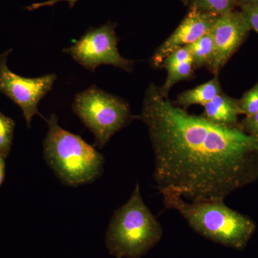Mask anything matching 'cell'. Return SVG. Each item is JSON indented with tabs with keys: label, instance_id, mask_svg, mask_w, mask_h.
Returning a JSON list of instances; mask_svg holds the SVG:
<instances>
[{
	"label": "cell",
	"instance_id": "8",
	"mask_svg": "<svg viewBox=\"0 0 258 258\" xmlns=\"http://www.w3.org/2000/svg\"><path fill=\"white\" fill-rule=\"evenodd\" d=\"M250 30L241 12L234 10L220 15L210 33L215 43V57L210 71L218 74Z\"/></svg>",
	"mask_w": 258,
	"mask_h": 258
},
{
	"label": "cell",
	"instance_id": "2",
	"mask_svg": "<svg viewBox=\"0 0 258 258\" xmlns=\"http://www.w3.org/2000/svg\"><path fill=\"white\" fill-rule=\"evenodd\" d=\"M166 209L176 210L190 227L205 238L232 248L243 249L256 226L249 217L222 202H188L177 195L161 194Z\"/></svg>",
	"mask_w": 258,
	"mask_h": 258
},
{
	"label": "cell",
	"instance_id": "5",
	"mask_svg": "<svg viewBox=\"0 0 258 258\" xmlns=\"http://www.w3.org/2000/svg\"><path fill=\"white\" fill-rule=\"evenodd\" d=\"M73 111L92 132L94 146L99 149L134 118L126 101L96 86L76 95Z\"/></svg>",
	"mask_w": 258,
	"mask_h": 258
},
{
	"label": "cell",
	"instance_id": "19",
	"mask_svg": "<svg viewBox=\"0 0 258 258\" xmlns=\"http://www.w3.org/2000/svg\"><path fill=\"white\" fill-rule=\"evenodd\" d=\"M78 1H79V0H47V1L42 2V3H33V4L28 6L27 9H28L29 11H32V10L44 8V7H52L57 4V3H60V2H67L69 5V8H74L75 5H76Z\"/></svg>",
	"mask_w": 258,
	"mask_h": 258
},
{
	"label": "cell",
	"instance_id": "12",
	"mask_svg": "<svg viewBox=\"0 0 258 258\" xmlns=\"http://www.w3.org/2000/svg\"><path fill=\"white\" fill-rule=\"evenodd\" d=\"M222 93L218 77L215 76L214 79L208 82L180 93L174 103L184 109L192 105L204 106Z\"/></svg>",
	"mask_w": 258,
	"mask_h": 258
},
{
	"label": "cell",
	"instance_id": "18",
	"mask_svg": "<svg viewBox=\"0 0 258 258\" xmlns=\"http://www.w3.org/2000/svg\"><path fill=\"white\" fill-rule=\"evenodd\" d=\"M240 128L245 133L258 140V113L252 116H246L241 124Z\"/></svg>",
	"mask_w": 258,
	"mask_h": 258
},
{
	"label": "cell",
	"instance_id": "3",
	"mask_svg": "<svg viewBox=\"0 0 258 258\" xmlns=\"http://www.w3.org/2000/svg\"><path fill=\"white\" fill-rule=\"evenodd\" d=\"M44 141V156L55 175L69 186L91 183L101 175L104 158L79 135L61 128L52 113Z\"/></svg>",
	"mask_w": 258,
	"mask_h": 258
},
{
	"label": "cell",
	"instance_id": "22",
	"mask_svg": "<svg viewBox=\"0 0 258 258\" xmlns=\"http://www.w3.org/2000/svg\"><path fill=\"white\" fill-rule=\"evenodd\" d=\"M180 1L182 2L184 5H188L189 3H191V0H180Z\"/></svg>",
	"mask_w": 258,
	"mask_h": 258
},
{
	"label": "cell",
	"instance_id": "16",
	"mask_svg": "<svg viewBox=\"0 0 258 258\" xmlns=\"http://www.w3.org/2000/svg\"><path fill=\"white\" fill-rule=\"evenodd\" d=\"M238 104L242 114L246 116H252L258 113V83L244 93Z\"/></svg>",
	"mask_w": 258,
	"mask_h": 258
},
{
	"label": "cell",
	"instance_id": "6",
	"mask_svg": "<svg viewBox=\"0 0 258 258\" xmlns=\"http://www.w3.org/2000/svg\"><path fill=\"white\" fill-rule=\"evenodd\" d=\"M115 25L108 22L98 28H88L77 41L63 49V52L91 72L101 64H111L130 72L134 62L124 58L118 52Z\"/></svg>",
	"mask_w": 258,
	"mask_h": 258
},
{
	"label": "cell",
	"instance_id": "14",
	"mask_svg": "<svg viewBox=\"0 0 258 258\" xmlns=\"http://www.w3.org/2000/svg\"><path fill=\"white\" fill-rule=\"evenodd\" d=\"M240 0H191V6L197 9L220 16L232 11Z\"/></svg>",
	"mask_w": 258,
	"mask_h": 258
},
{
	"label": "cell",
	"instance_id": "17",
	"mask_svg": "<svg viewBox=\"0 0 258 258\" xmlns=\"http://www.w3.org/2000/svg\"><path fill=\"white\" fill-rule=\"evenodd\" d=\"M241 8L249 28L258 33V5L242 4Z\"/></svg>",
	"mask_w": 258,
	"mask_h": 258
},
{
	"label": "cell",
	"instance_id": "4",
	"mask_svg": "<svg viewBox=\"0 0 258 258\" xmlns=\"http://www.w3.org/2000/svg\"><path fill=\"white\" fill-rule=\"evenodd\" d=\"M161 224L144 202L139 183L127 203L115 210L106 232L109 253L116 258H141L161 240Z\"/></svg>",
	"mask_w": 258,
	"mask_h": 258
},
{
	"label": "cell",
	"instance_id": "1",
	"mask_svg": "<svg viewBox=\"0 0 258 258\" xmlns=\"http://www.w3.org/2000/svg\"><path fill=\"white\" fill-rule=\"evenodd\" d=\"M139 118L147 125L161 194L190 202H222L258 178V140L240 126L190 114L149 85Z\"/></svg>",
	"mask_w": 258,
	"mask_h": 258
},
{
	"label": "cell",
	"instance_id": "7",
	"mask_svg": "<svg viewBox=\"0 0 258 258\" xmlns=\"http://www.w3.org/2000/svg\"><path fill=\"white\" fill-rule=\"evenodd\" d=\"M12 50L9 49L0 54V93L20 107L27 125L30 127L35 115L42 117L38 111L39 103L52 89L57 76L52 74L25 78L15 74L8 66V57Z\"/></svg>",
	"mask_w": 258,
	"mask_h": 258
},
{
	"label": "cell",
	"instance_id": "9",
	"mask_svg": "<svg viewBox=\"0 0 258 258\" xmlns=\"http://www.w3.org/2000/svg\"><path fill=\"white\" fill-rule=\"evenodd\" d=\"M218 17L191 7L177 28L154 52L153 66L160 67L166 57L176 49L189 45L211 32Z\"/></svg>",
	"mask_w": 258,
	"mask_h": 258
},
{
	"label": "cell",
	"instance_id": "11",
	"mask_svg": "<svg viewBox=\"0 0 258 258\" xmlns=\"http://www.w3.org/2000/svg\"><path fill=\"white\" fill-rule=\"evenodd\" d=\"M242 114L238 101L221 93L204 105L202 115L215 124L225 127H237L238 115Z\"/></svg>",
	"mask_w": 258,
	"mask_h": 258
},
{
	"label": "cell",
	"instance_id": "13",
	"mask_svg": "<svg viewBox=\"0 0 258 258\" xmlns=\"http://www.w3.org/2000/svg\"><path fill=\"white\" fill-rule=\"evenodd\" d=\"M186 47L192 57L194 69L208 67L211 69L215 57V43L210 32L186 45Z\"/></svg>",
	"mask_w": 258,
	"mask_h": 258
},
{
	"label": "cell",
	"instance_id": "20",
	"mask_svg": "<svg viewBox=\"0 0 258 258\" xmlns=\"http://www.w3.org/2000/svg\"><path fill=\"white\" fill-rule=\"evenodd\" d=\"M5 159H6V158L0 154V186L3 184L5 177V169H6Z\"/></svg>",
	"mask_w": 258,
	"mask_h": 258
},
{
	"label": "cell",
	"instance_id": "15",
	"mask_svg": "<svg viewBox=\"0 0 258 258\" xmlns=\"http://www.w3.org/2000/svg\"><path fill=\"white\" fill-rule=\"evenodd\" d=\"M15 123L14 120L0 111V154L7 158L13 145Z\"/></svg>",
	"mask_w": 258,
	"mask_h": 258
},
{
	"label": "cell",
	"instance_id": "10",
	"mask_svg": "<svg viewBox=\"0 0 258 258\" xmlns=\"http://www.w3.org/2000/svg\"><path fill=\"white\" fill-rule=\"evenodd\" d=\"M162 66L167 77L162 87L159 88L163 96L167 97L171 88L179 81L189 79L193 74V60L186 46L179 47L166 57Z\"/></svg>",
	"mask_w": 258,
	"mask_h": 258
},
{
	"label": "cell",
	"instance_id": "21",
	"mask_svg": "<svg viewBox=\"0 0 258 258\" xmlns=\"http://www.w3.org/2000/svg\"><path fill=\"white\" fill-rule=\"evenodd\" d=\"M242 4L258 5V0H240Z\"/></svg>",
	"mask_w": 258,
	"mask_h": 258
}]
</instances>
